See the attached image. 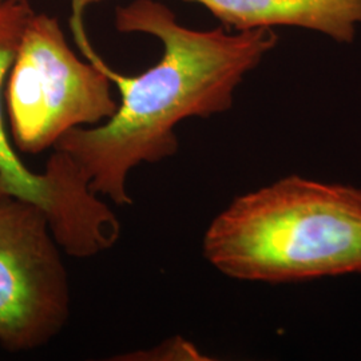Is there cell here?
<instances>
[{
	"mask_svg": "<svg viewBox=\"0 0 361 361\" xmlns=\"http://www.w3.org/2000/svg\"><path fill=\"white\" fill-rule=\"evenodd\" d=\"M110 85L99 67L71 51L55 18L34 13L6 90L15 146L38 154L70 130L110 119L118 109Z\"/></svg>",
	"mask_w": 361,
	"mask_h": 361,
	"instance_id": "3957f363",
	"label": "cell"
},
{
	"mask_svg": "<svg viewBox=\"0 0 361 361\" xmlns=\"http://www.w3.org/2000/svg\"><path fill=\"white\" fill-rule=\"evenodd\" d=\"M1 1H3V0H0V3H1Z\"/></svg>",
	"mask_w": 361,
	"mask_h": 361,
	"instance_id": "9c48e42d",
	"label": "cell"
},
{
	"mask_svg": "<svg viewBox=\"0 0 361 361\" xmlns=\"http://www.w3.org/2000/svg\"><path fill=\"white\" fill-rule=\"evenodd\" d=\"M97 1H101V0H73V4H78L80 7H86L91 3H97Z\"/></svg>",
	"mask_w": 361,
	"mask_h": 361,
	"instance_id": "ba28073f",
	"label": "cell"
},
{
	"mask_svg": "<svg viewBox=\"0 0 361 361\" xmlns=\"http://www.w3.org/2000/svg\"><path fill=\"white\" fill-rule=\"evenodd\" d=\"M202 249L217 271L243 281L361 274V189L288 176L234 198Z\"/></svg>",
	"mask_w": 361,
	"mask_h": 361,
	"instance_id": "7a4b0ae2",
	"label": "cell"
},
{
	"mask_svg": "<svg viewBox=\"0 0 361 361\" xmlns=\"http://www.w3.org/2000/svg\"><path fill=\"white\" fill-rule=\"evenodd\" d=\"M70 23L89 62L118 87L121 104L104 123L70 130L54 149L71 157L92 192L119 207L133 204L128 192L130 171L176 154L178 140L174 130L180 121L231 109L233 92L243 78L277 42L271 28L233 35L222 28L194 31L178 25L166 6L137 0L116 8V27L121 32L154 35L164 44V54L142 74L126 77L92 50L85 34L83 8L73 7Z\"/></svg>",
	"mask_w": 361,
	"mask_h": 361,
	"instance_id": "6da1fadb",
	"label": "cell"
},
{
	"mask_svg": "<svg viewBox=\"0 0 361 361\" xmlns=\"http://www.w3.org/2000/svg\"><path fill=\"white\" fill-rule=\"evenodd\" d=\"M44 173L51 178L55 201L47 216L59 247L68 256L91 257L110 249L119 238L121 225L114 212L92 192L71 157L55 149Z\"/></svg>",
	"mask_w": 361,
	"mask_h": 361,
	"instance_id": "5b68a950",
	"label": "cell"
},
{
	"mask_svg": "<svg viewBox=\"0 0 361 361\" xmlns=\"http://www.w3.org/2000/svg\"><path fill=\"white\" fill-rule=\"evenodd\" d=\"M28 0L0 3V197H13L38 205L47 216L52 189L47 176L30 171L15 154L1 111V87L18 56L27 25L34 15Z\"/></svg>",
	"mask_w": 361,
	"mask_h": 361,
	"instance_id": "52a82bcc",
	"label": "cell"
},
{
	"mask_svg": "<svg viewBox=\"0 0 361 361\" xmlns=\"http://www.w3.org/2000/svg\"><path fill=\"white\" fill-rule=\"evenodd\" d=\"M70 316L59 245L35 204L0 197V343L8 350L46 345Z\"/></svg>",
	"mask_w": 361,
	"mask_h": 361,
	"instance_id": "277c9868",
	"label": "cell"
},
{
	"mask_svg": "<svg viewBox=\"0 0 361 361\" xmlns=\"http://www.w3.org/2000/svg\"><path fill=\"white\" fill-rule=\"evenodd\" d=\"M207 7L238 31L273 26L316 30L350 43L361 22V0H188Z\"/></svg>",
	"mask_w": 361,
	"mask_h": 361,
	"instance_id": "8992f818",
	"label": "cell"
}]
</instances>
